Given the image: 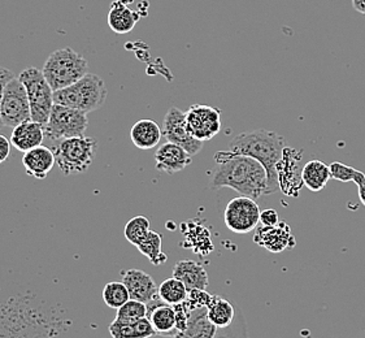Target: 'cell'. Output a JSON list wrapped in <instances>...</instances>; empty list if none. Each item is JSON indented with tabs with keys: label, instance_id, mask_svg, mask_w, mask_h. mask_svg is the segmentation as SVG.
Here are the masks:
<instances>
[{
	"label": "cell",
	"instance_id": "obj_4",
	"mask_svg": "<svg viewBox=\"0 0 365 338\" xmlns=\"http://www.w3.org/2000/svg\"><path fill=\"white\" fill-rule=\"evenodd\" d=\"M53 91L72 86L88 73V60L71 47L52 52L42 68Z\"/></svg>",
	"mask_w": 365,
	"mask_h": 338
},
{
	"label": "cell",
	"instance_id": "obj_1",
	"mask_svg": "<svg viewBox=\"0 0 365 338\" xmlns=\"http://www.w3.org/2000/svg\"><path fill=\"white\" fill-rule=\"evenodd\" d=\"M216 168L210 177V189L217 190L230 188L241 195L260 199L268 193V173L260 163L230 151H217L215 154Z\"/></svg>",
	"mask_w": 365,
	"mask_h": 338
},
{
	"label": "cell",
	"instance_id": "obj_31",
	"mask_svg": "<svg viewBox=\"0 0 365 338\" xmlns=\"http://www.w3.org/2000/svg\"><path fill=\"white\" fill-rule=\"evenodd\" d=\"M213 295H210L208 292L202 290V289H194L189 292L187 297V303L190 306L191 309H199V307H208V304L211 303Z\"/></svg>",
	"mask_w": 365,
	"mask_h": 338
},
{
	"label": "cell",
	"instance_id": "obj_21",
	"mask_svg": "<svg viewBox=\"0 0 365 338\" xmlns=\"http://www.w3.org/2000/svg\"><path fill=\"white\" fill-rule=\"evenodd\" d=\"M138 20V12L128 7L124 0H115L110 4L108 25L117 34L130 33L135 28Z\"/></svg>",
	"mask_w": 365,
	"mask_h": 338
},
{
	"label": "cell",
	"instance_id": "obj_6",
	"mask_svg": "<svg viewBox=\"0 0 365 338\" xmlns=\"http://www.w3.org/2000/svg\"><path fill=\"white\" fill-rule=\"evenodd\" d=\"M170 338H250L247 323L237 306L233 323L227 328L216 327L208 320L207 307L191 309L187 328Z\"/></svg>",
	"mask_w": 365,
	"mask_h": 338
},
{
	"label": "cell",
	"instance_id": "obj_16",
	"mask_svg": "<svg viewBox=\"0 0 365 338\" xmlns=\"http://www.w3.org/2000/svg\"><path fill=\"white\" fill-rule=\"evenodd\" d=\"M147 317L150 319L155 333L158 336L170 338L175 337L178 333L175 307L161 301L160 297L147 303Z\"/></svg>",
	"mask_w": 365,
	"mask_h": 338
},
{
	"label": "cell",
	"instance_id": "obj_9",
	"mask_svg": "<svg viewBox=\"0 0 365 338\" xmlns=\"http://www.w3.org/2000/svg\"><path fill=\"white\" fill-rule=\"evenodd\" d=\"M0 120L3 126L16 128L31 120L29 98L19 77H14L4 88L0 104Z\"/></svg>",
	"mask_w": 365,
	"mask_h": 338
},
{
	"label": "cell",
	"instance_id": "obj_13",
	"mask_svg": "<svg viewBox=\"0 0 365 338\" xmlns=\"http://www.w3.org/2000/svg\"><path fill=\"white\" fill-rule=\"evenodd\" d=\"M254 242L274 254L292 250L297 245L289 224L282 221H279L274 227L257 225L254 233Z\"/></svg>",
	"mask_w": 365,
	"mask_h": 338
},
{
	"label": "cell",
	"instance_id": "obj_3",
	"mask_svg": "<svg viewBox=\"0 0 365 338\" xmlns=\"http://www.w3.org/2000/svg\"><path fill=\"white\" fill-rule=\"evenodd\" d=\"M108 90L98 74L88 73L72 86L53 91V102L90 113L106 103Z\"/></svg>",
	"mask_w": 365,
	"mask_h": 338
},
{
	"label": "cell",
	"instance_id": "obj_33",
	"mask_svg": "<svg viewBox=\"0 0 365 338\" xmlns=\"http://www.w3.org/2000/svg\"><path fill=\"white\" fill-rule=\"evenodd\" d=\"M15 77V74L12 71H9L4 66H0V104H1V99H3V94H4V88L7 86L8 82L11 81ZM3 128V123L0 120V129Z\"/></svg>",
	"mask_w": 365,
	"mask_h": 338
},
{
	"label": "cell",
	"instance_id": "obj_29",
	"mask_svg": "<svg viewBox=\"0 0 365 338\" xmlns=\"http://www.w3.org/2000/svg\"><path fill=\"white\" fill-rule=\"evenodd\" d=\"M330 168V175L331 178L341 183H355V184L361 185L365 181V173L361 170L346 165L344 163L334 162L329 165Z\"/></svg>",
	"mask_w": 365,
	"mask_h": 338
},
{
	"label": "cell",
	"instance_id": "obj_27",
	"mask_svg": "<svg viewBox=\"0 0 365 338\" xmlns=\"http://www.w3.org/2000/svg\"><path fill=\"white\" fill-rule=\"evenodd\" d=\"M103 301L112 309H118L130 299L128 287L123 281H110L103 289Z\"/></svg>",
	"mask_w": 365,
	"mask_h": 338
},
{
	"label": "cell",
	"instance_id": "obj_11",
	"mask_svg": "<svg viewBox=\"0 0 365 338\" xmlns=\"http://www.w3.org/2000/svg\"><path fill=\"white\" fill-rule=\"evenodd\" d=\"M163 137L167 142H172L178 146L185 148L191 156L199 154L203 150L202 140H197L191 134L187 121H186V112L178 110L177 107H170L164 121H163Z\"/></svg>",
	"mask_w": 365,
	"mask_h": 338
},
{
	"label": "cell",
	"instance_id": "obj_20",
	"mask_svg": "<svg viewBox=\"0 0 365 338\" xmlns=\"http://www.w3.org/2000/svg\"><path fill=\"white\" fill-rule=\"evenodd\" d=\"M163 130L158 123L150 118L139 120L130 130L133 145L139 150H151L160 143Z\"/></svg>",
	"mask_w": 365,
	"mask_h": 338
},
{
	"label": "cell",
	"instance_id": "obj_15",
	"mask_svg": "<svg viewBox=\"0 0 365 338\" xmlns=\"http://www.w3.org/2000/svg\"><path fill=\"white\" fill-rule=\"evenodd\" d=\"M191 162L192 156L185 148L172 142L163 143L155 153L156 169L167 175H175L181 172L186 167H189Z\"/></svg>",
	"mask_w": 365,
	"mask_h": 338
},
{
	"label": "cell",
	"instance_id": "obj_7",
	"mask_svg": "<svg viewBox=\"0 0 365 338\" xmlns=\"http://www.w3.org/2000/svg\"><path fill=\"white\" fill-rule=\"evenodd\" d=\"M19 80L21 81L29 98L31 120L46 126L55 102L53 90L46 80L43 72L36 66H29L22 71Z\"/></svg>",
	"mask_w": 365,
	"mask_h": 338
},
{
	"label": "cell",
	"instance_id": "obj_23",
	"mask_svg": "<svg viewBox=\"0 0 365 338\" xmlns=\"http://www.w3.org/2000/svg\"><path fill=\"white\" fill-rule=\"evenodd\" d=\"M331 178L330 168L325 163L317 159H312L306 163L302 168V181L308 190L320 191L327 186L329 180Z\"/></svg>",
	"mask_w": 365,
	"mask_h": 338
},
{
	"label": "cell",
	"instance_id": "obj_8",
	"mask_svg": "<svg viewBox=\"0 0 365 338\" xmlns=\"http://www.w3.org/2000/svg\"><path fill=\"white\" fill-rule=\"evenodd\" d=\"M88 113L61 104H53L51 115L44 126V135L50 140H63L85 135Z\"/></svg>",
	"mask_w": 365,
	"mask_h": 338
},
{
	"label": "cell",
	"instance_id": "obj_35",
	"mask_svg": "<svg viewBox=\"0 0 365 338\" xmlns=\"http://www.w3.org/2000/svg\"><path fill=\"white\" fill-rule=\"evenodd\" d=\"M352 7L359 14L365 16V0H352Z\"/></svg>",
	"mask_w": 365,
	"mask_h": 338
},
{
	"label": "cell",
	"instance_id": "obj_32",
	"mask_svg": "<svg viewBox=\"0 0 365 338\" xmlns=\"http://www.w3.org/2000/svg\"><path fill=\"white\" fill-rule=\"evenodd\" d=\"M279 222V216L274 208H267L260 212V224L264 227H274Z\"/></svg>",
	"mask_w": 365,
	"mask_h": 338
},
{
	"label": "cell",
	"instance_id": "obj_22",
	"mask_svg": "<svg viewBox=\"0 0 365 338\" xmlns=\"http://www.w3.org/2000/svg\"><path fill=\"white\" fill-rule=\"evenodd\" d=\"M108 331L112 338H150L156 336L153 324L147 317L134 323H125L115 319Z\"/></svg>",
	"mask_w": 365,
	"mask_h": 338
},
{
	"label": "cell",
	"instance_id": "obj_12",
	"mask_svg": "<svg viewBox=\"0 0 365 338\" xmlns=\"http://www.w3.org/2000/svg\"><path fill=\"white\" fill-rule=\"evenodd\" d=\"M191 134L202 142L215 138L221 132V111L207 104H194L186 112Z\"/></svg>",
	"mask_w": 365,
	"mask_h": 338
},
{
	"label": "cell",
	"instance_id": "obj_14",
	"mask_svg": "<svg viewBox=\"0 0 365 338\" xmlns=\"http://www.w3.org/2000/svg\"><path fill=\"white\" fill-rule=\"evenodd\" d=\"M123 282L128 287L130 299L150 303L159 297V287L155 280L140 270H128L123 271Z\"/></svg>",
	"mask_w": 365,
	"mask_h": 338
},
{
	"label": "cell",
	"instance_id": "obj_28",
	"mask_svg": "<svg viewBox=\"0 0 365 338\" xmlns=\"http://www.w3.org/2000/svg\"><path fill=\"white\" fill-rule=\"evenodd\" d=\"M150 220L146 216H135L126 222L124 228L125 238L128 242L132 243L133 246H138L146 235L150 233Z\"/></svg>",
	"mask_w": 365,
	"mask_h": 338
},
{
	"label": "cell",
	"instance_id": "obj_17",
	"mask_svg": "<svg viewBox=\"0 0 365 338\" xmlns=\"http://www.w3.org/2000/svg\"><path fill=\"white\" fill-rule=\"evenodd\" d=\"M56 164V158L51 148L46 146H38L24 153L22 165L26 175L34 177L37 180H44L51 172L53 165Z\"/></svg>",
	"mask_w": 365,
	"mask_h": 338
},
{
	"label": "cell",
	"instance_id": "obj_30",
	"mask_svg": "<svg viewBox=\"0 0 365 338\" xmlns=\"http://www.w3.org/2000/svg\"><path fill=\"white\" fill-rule=\"evenodd\" d=\"M147 317V304L143 302L135 301V299H129L117 309L116 320L125 322V323H134L142 317Z\"/></svg>",
	"mask_w": 365,
	"mask_h": 338
},
{
	"label": "cell",
	"instance_id": "obj_36",
	"mask_svg": "<svg viewBox=\"0 0 365 338\" xmlns=\"http://www.w3.org/2000/svg\"><path fill=\"white\" fill-rule=\"evenodd\" d=\"M359 191V199H360V202L364 205L365 207V181L361 185H359L358 186Z\"/></svg>",
	"mask_w": 365,
	"mask_h": 338
},
{
	"label": "cell",
	"instance_id": "obj_25",
	"mask_svg": "<svg viewBox=\"0 0 365 338\" xmlns=\"http://www.w3.org/2000/svg\"><path fill=\"white\" fill-rule=\"evenodd\" d=\"M163 245V237L158 232L150 230V233L146 235V238L139 243L137 246L139 252L153 263L154 265H164L167 262L168 257L161 250Z\"/></svg>",
	"mask_w": 365,
	"mask_h": 338
},
{
	"label": "cell",
	"instance_id": "obj_19",
	"mask_svg": "<svg viewBox=\"0 0 365 338\" xmlns=\"http://www.w3.org/2000/svg\"><path fill=\"white\" fill-rule=\"evenodd\" d=\"M173 277L182 281L183 285L187 287L189 292L194 289L205 290L210 285L208 273L205 267L189 259H183L175 263L173 267Z\"/></svg>",
	"mask_w": 365,
	"mask_h": 338
},
{
	"label": "cell",
	"instance_id": "obj_10",
	"mask_svg": "<svg viewBox=\"0 0 365 338\" xmlns=\"http://www.w3.org/2000/svg\"><path fill=\"white\" fill-rule=\"evenodd\" d=\"M260 212V207L255 199L240 195L232 199L225 207L224 222L230 232L246 235L255 230L259 225Z\"/></svg>",
	"mask_w": 365,
	"mask_h": 338
},
{
	"label": "cell",
	"instance_id": "obj_34",
	"mask_svg": "<svg viewBox=\"0 0 365 338\" xmlns=\"http://www.w3.org/2000/svg\"><path fill=\"white\" fill-rule=\"evenodd\" d=\"M11 140L6 135L0 134V164L6 162L11 155Z\"/></svg>",
	"mask_w": 365,
	"mask_h": 338
},
{
	"label": "cell",
	"instance_id": "obj_24",
	"mask_svg": "<svg viewBox=\"0 0 365 338\" xmlns=\"http://www.w3.org/2000/svg\"><path fill=\"white\" fill-rule=\"evenodd\" d=\"M237 304L219 295H213L211 303L207 307V317L213 325L227 328L233 323Z\"/></svg>",
	"mask_w": 365,
	"mask_h": 338
},
{
	"label": "cell",
	"instance_id": "obj_2",
	"mask_svg": "<svg viewBox=\"0 0 365 338\" xmlns=\"http://www.w3.org/2000/svg\"><path fill=\"white\" fill-rule=\"evenodd\" d=\"M286 148V140L282 135L276 132L259 129L235 135L229 142L227 151L233 154L246 155L263 165L268 173V193L270 195L279 189L277 165L284 158Z\"/></svg>",
	"mask_w": 365,
	"mask_h": 338
},
{
	"label": "cell",
	"instance_id": "obj_26",
	"mask_svg": "<svg viewBox=\"0 0 365 338\" xmlns=\"http://www.w3.org/2000/svg\"><path fill=\"white\" fill-rule=\"evenodd\" d=\"M159 297L161 301L168 303L170 306L180 304L187 299L189 290L183 285L182 281L175 277L164 280L159 287Z\"/></svg>",
	"mask_w": 365,
	"mask_h": 338
},
{
	"label": "cell",
	"instance_id": "obj_5",
	"mask_svg": "<svg viewBox=\"0 0 365 338\" xmlns=\"http://www.w3.org/2000/svg\"><path fill=\"white\" fill-rule=\"evenodd\" d=\"M98 151V140L80 135L63 140L53 150L58 169L66 175L86 172L94 163Z\"/></svg>",
	"mask_w": 365,
	"mask_h": 338
},
{
	"label": "cell",
	"instance_id": "obj_18",
	"mask_svg": "<svg viewBox=\"0 0 365 338\" xmlns=\"http://www.w3.org/2000/svg\"><path fill=\"white\" fill-rule=\"evenodd\" d=\"M44 138H46L44 126L37 121L29 120L14 128L9 140L16 150L26 153L31 148L41 146L43 143Z\"/></svg>",
	"mask_w": 365,
	"mask_h": 338
}]
</instances>
